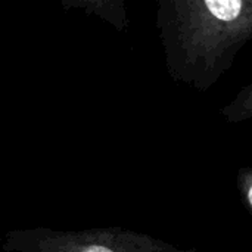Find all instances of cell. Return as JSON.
Returning <instances> with one entry per match:
<instances>
[{
  "label": "cell",
  "mask_w": 252,
  "mask_h": 252,
  "mask_svg": "<svg viewBox=\"0 0 252 252\" xmlns=\"http://www.w3.org/2000/svg\"><path fill=\"white\" fill-rule=\"evenodd\" d=\"M155 25L168 75L205 93L252 41V0H159Z\"/></svg>",
  "instance_id": "6da1fadb"
},
{
  "label": "cell",
  "mask_w": 252,
  "mask_h": 252,
  "mask_svg": "<svg viewBox=\"0 0 252 252\" xmlns=\"http://www.w3.org/2000/svg\"><path fill=\"white\" fill-rule=\"evenodd\" d=\"M236 188L241 202L252 217V165H244L236 174Z\"/></svg>",
  "instance_id": "5b68a950"
},
{
  "label": "cell",
  "mask_w": 252,
  "mask_h": 252,
  "mask_svg": "<svg viewBox=\"0 0 252 252\" xmlns=\"http://www.w3.org/2000/svg\"><path fill=\"white\" fill-rule=\"evenodd\" d=\"M61 4L65 10L77 9L86 15H94L118 31H126L130 24L123 0H62Z\"/></svg>",
  "instance_id": "3957f363"
},
{
  "label": "cell",
  "mask_w": 252,
  "mask_h": 252,
  "mask_svg": "<svg viewBox=\"0 0 252 252\" xmlns=\"http://www.w3.org/2000/svg\"><path fill=\"white\" fill-rule=\"evenodd\" d=\"M0 248L4 252H196L117 226L66 232L15 229L4 235Z\"/></svg>",
  "instance_id": "7a4b0ae2"
},
{
  "label": "cell",
  "mask_w": 252,
  "mask_h": 252,
  "mask_svg": "<svg viewBox=\"0 0 252 252\" xmlns=\"http://www.w3.org/2000/svg\"><path fill=\"white\" fill-rule=\"evenodd\" d=\"M220 115L229 124L252 121V81L242 87L236 96L220 109Z\"/></svg>",
  "instance_id": "277c9868"
}]
</instances>
